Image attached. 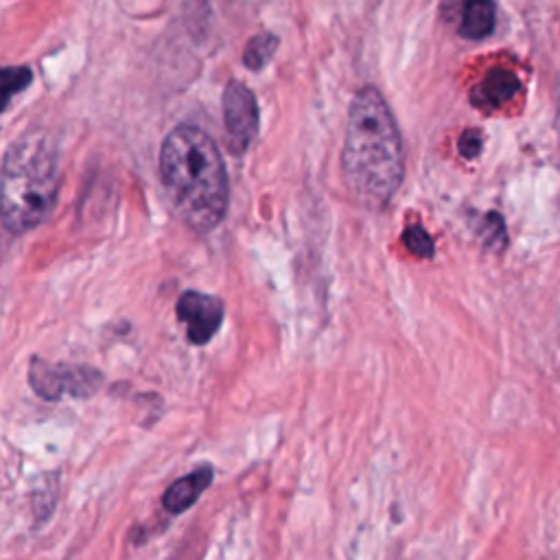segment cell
<instances>
[{
    "mask_svg": "<svg viewBox=\"0 0 560 560\" xmlns=\"http://www.w3.org/2000/svg\"><path fill=\"white\" fill-rule=\"evenodd\" d=\"M341 173L350 195L372 210L387 206L402 184L400 131L389 105L372 85L361 88L350 101Z\"/></svg>",
    "mask_w": 560,
    "mask_h": 560,
    "instance_id": "6da1fadb",
    "label": "cell"
},
{
    "mask_svg": "<svg viewBox=\"0 0 560 560\" xmlns=\"http://www.w3.org/2000/svg\"><path fill=\"white\" fill-rule=\"evenodd\" d=\"M160 177L179 219L199 234L228 210V173L217 142L195 125H177L160 149Z\"/></svg>",
    "mask_w": 560,
    "mask_h": 560,
    "instance_id": "7a4b0ae2",
    "label": "cell"
},
{
    "mask_svg": "<svg viewBox=\"0 0 560 560\" xmlns=\"http://www.w3.org/2000/svg\"><path fill=\"white\" fill-rule=\"evenodd\" d=\"M59 158L55 142L39 129L22 133L0 164V221L9 232L37 228L55 208Z\"/></svg>",
    "mask_w": 560,
    "mask_h": 560,
    "instance_id": "3957f363",
    "label": "cell"
},
{
    "mask_svg": "<svg viewBox=\"0 0 560 560\" xmlns=\"http://www.w3.org/2000/svg\"><path fill=\"white\" fill-rule=\"evenodd\" d=\"M28 381L33 389L48 400H57L61 396H92L101 383V372L85 368V365H63V363H48L42 359L31 361Z\"/></svg>",
    "mask_w": 560,
    "mask_h": 560,
    "instance_id": "277c9868",
    "label": "cell"
},
{
    "mask_svg": "<svg viewBox=\"0 0 560 560\" xmlns=\"http://www.w3.org/2000/svg\"><path fill=\"white\" fill-rule=\"evenodd\" d=\"M258 122L260 118L254 92L241 81H230L223 90V125L230 151L234 155L249 149L258 133Z\"/></svg>",
    "mask_w": 560,
    "mask_h": 560,
    "instance_id": "5b68a950",
    "label": "cell"
},
{
    "mask_svg": "<svg viewBox=\"0 0 560 560\" xmlns=\"http://www.w3.org/2000/svg\"><path fill=\"white\" fill-rule=\"evenodd\" d=\"M177 317L186 324L188 339L203 346L223 322V302L201 291H186L177 300Z\"/></svg>",
    "mask_w": 560,
    "mask_h": 560,
    "instance_id": "8992f818",
    "label": "cell"
},
{
    "mask_svg": "<svg viewBox=\"0 0 560 560\" xmlns=\"http://www.w3.org/2000/svg\"><path fill=\"white\" fill-rule=\"evenodd\" d=\"M521 90V81L512 70L505 68H492L486 72V77L472 88L470 101L477 107H501L510 103Z\"/></svg>",
    "mask_w": 560,
    "mask_h": 560,
    "instance_id": "52a82bcc",
    "label": "cell"
},
{
    "mask_svg": "<svg viewBox=\"0 0 560 560\" xmlns=\"http://www.w3.org/2000/svg\"><path fill=\"white\" fill-rule=\"evenodd\" d=\"M214 470L212 466H199L192 472L179 477L177 481H173L164 497H162V505L168 514H182L186 512L190 505L197 503V499L206 492V488L212 483Z\"/></svg>",
    "mask_w": 560,
    "mask_h": 560,
    "instance_id": "ba28073f",
    "label": "cell"
},
{
    "mask_svg": "<svg viewBox=\"0 0 560 560\" xmlns=\"http://www.w3.org/2000/svg\"><path fill=\"white\" fill-rule=\"evenodd\" d=\"M494 20H497V7L486 0H475L464 7L462 24L457 33L464 39H483L494 31Z\"/></svg>",
    "mask_w": 560,
    "mask_h": 560,
    "instance_id": "9c48e42d",
    "label": "cell"
},
{
    "mask_svg": "<svg viewBox=\"0 0 560 560\" xmlns=\"http://www.w3.org/2000/svg\"><path fill=\"white\" fill-rule=\"evenodd\" d=\"M33 81L28 66L0 68V112H4L15 94H20Z\"/></svg>",
    "mask_w": 560,
    "mask_h": 560,
    "instance_id": "30bf717a",
    "label": "cell"
},
{
    "mask_svg": "<svg viewBox=\"0 0 560 560\" xmlns=\"http://www.w3.org/2000/svg\"><path fill=\"white\" fill-rule=\"evenodd\" d=\"M278 48V37L271 35V33H260V35H254L247 44H245V50H243V61L249 70H260L276 52Z\"/></svg>",
    "mask_w": 560,
    "mask_h": 560,
    "instance_id": "8fae6325",
    "label": "cell"
},
{
    "mask_svg": "<svg viewBox=\"0 0 560 560\" xmlns=\"http://www.w3.org/2000/svg\"><path fill=\"white\" fill-rule=\"evenodd\" d=\"M479 232H481V238H483V245L499 252L508 245V232H505V223H503V217L499 212H488L479 225Z\"/></svg>",
    "mask_w": 560,
    "mask_h": 560,
    "instance_id": "7c38bea8",
    "label": "cell"
},
{
    "mask_svg": "<svg viewBox=\"0 0 560 560\" xmlns=\"http://www.w3.org/2000/svg\"><path fill=\"white\" fill-rule=\"evenodd\" d=\"M402 243H405V247H407L413 256H418V258H431L433 252H435L431 236H429L427 230L420 228V225H409V228L402 232Z\"/></svg>",
    "mask_w": 560,
    "mask_h": 560,
    "instance_id": "4fadbf2b",
    "label": "cell"
},
{
    "mask_svg": "<svg viewBox=\"0 0 560 560\" xmlns=\"http://www.w3.org/2000/svg\"><path fill=\"white\" fill-rule=\"evenodd\" d=\"M457 149L464 158H477L483 149V140H481V133L477 129H466L462 136H459V142H457Z\"/></svg>",
    "mask_w": 560,
    "mask_h": 560,
    "instance_id": "5bb4252c",
    "label": "cell"
}]
</instances>
